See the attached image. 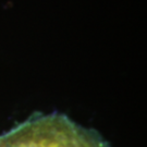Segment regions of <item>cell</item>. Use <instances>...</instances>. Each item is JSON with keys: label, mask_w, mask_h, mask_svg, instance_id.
I'll return each instance as SVG.
<instances>
[{"label": "cell", "mask_w": 147, "mask_h": 147, "mask_svg": "<svg viewBox=\"0 0 147 147\" xmlns=\"http://www.w3.org/2000/svg\"><path fill=\"white\" fill-rule=\"evenodd\" d=\"M0 147H111L97 131L62 113H37L0 134Z\"/></svg>", "instance_id": "1"}]
</instances>
